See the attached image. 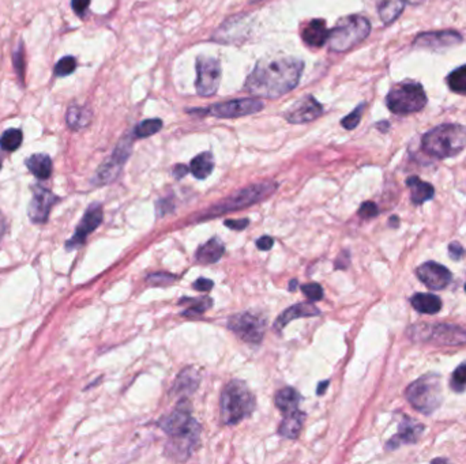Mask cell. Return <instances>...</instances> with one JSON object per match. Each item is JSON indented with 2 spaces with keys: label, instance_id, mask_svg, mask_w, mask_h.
I'll return each instance as SVG.
<instances>
[{
  "label": "cell",
  "instance_id": "cell-52",
  "mask_svg": "<svg viewBox=\"0 0 466 464\" xmlns=\"http://www.w3.org/2000/svg\"><path fill=\"white\" fill-rule=\"evenodd\" d=\"M4 232H6V221H4V218H3V215L0 212V240H1Z\"/></svg>",
  "mask_w": 466,
  "mask_h": 464
},
{
  "label": "cell",
  "instance_id": "cell-16",
  "mask_svg": "<svg viewBox=\"0 0 466 464\" xmlns=\"http://www.w3.org/2000/svg\"><path fill=\"white\" fill-rule=\"evenodd\" d=\"M59 202V198L47 188L40 185L34 187L33 198L27 207L29 218L36 225H44L51 214L52 207Z\"/></svg>",
  "mask_w": 466,
  "mask_h": 464
},
{
  "label": "cell",
  "instance_id": "cell-9",
  "mask_svg": "<svg viewBox=\"0 0 466 464\" xmlns=\"http://www.w3.org/2000/svg\"><path fill=\"white\" fill-rule=\"evenodd\" d=\"M228 328L244 342L258 345L264 335L266 320L260 314L243 312L230 317Z\"/></svg>",
  "mask_w": 466,
  "mask_h": 464
},
{
  "label": "cell",
  "instance_id": "cell-32",
  "mask_svg": "<svg viewBox=\"0 0 466 464\" xmlns=\"http://www.w3.org/2000/svg\"><path fill=\"white\" fill-rule=\"evenodd\" d=\"M92 110L85 106H71L67 112V124L71 129H82L89 126Z\"/></svg>",
  "mask_w": 466,
  "mask_h": 464
},
{
  "label": "cell",
  "instance_id": "cell-6",
  "mask_svg": "<svg viewBox=\"0 0 466 464\" xmlns=\"http://www.w3.org/2000/svg\"><path fill=\"white\" fill-rule=\"evenodd\" d=\"M388 110L397 116L417 113L427 105V94L417 82H404L394 86L386 97Z\"/></svg>",
  "mask_w": 466,
  "mask_h": 464
},
{
  "label": "cell",
  "instance_id": "cell-41",
  "mask_svg": "<svg viewBox=\"0 0 466 464\" xmlns=\"http://www.w3.org/2000/svg\"><path fill=\"white\" fill-rule=\"evenodd\" d=\"M302 290L310 301H320L323 298V289L319 284H303Z\"/></svg>",
  "mask_w": 466,
  "mask_h": 464
},
{
  "label": "cell",
  "instance_id": "cell-36",
  "mask_svg": "<svg viewBox=\"0 0 466 464\" xmlns=\"http://www.w3.org/2000/svg\"><path fill=\"white\" fill-rule=\"evenodd\" d=\"M77 68V60L73 56H66L60 59L55 67L56 77H67L71 75Z\"/></svg>",
  "mask_w": 466,
  "mask_h": 464
},
{
  "label": "cell",
  "instance_id": "cell-20",
  "mask_svg": "<svg viewBox=\"0 0 466 464\" xmlns=\"http://www.w3.org/2000/svg\"><path fill=\"white\" fill-rule=\"evenodd\" d=\"M423 432H424V426L421 423L414 422V419H411V418H405V421H402L398 426V435L394 436L393 439L388 440L386 449L393 451L402 444L416 442L417 440L420 439Z\"/></svg>",
  "mask_w": 466,
  "mask_h": 464
},
{
  "label": "cell",
  "instance_id": "cell-51",
  "mask_svg": "<svg viewBox=\"0 0 466 464\" xmlns=\"http://www.w3.org/2000/svg\"><path fill=\"white\" fill-rule=\"evenodd\" d=\"M327 387H329V382H327V380L322 382V383L318 386V391H316V393H318V395H323V393L326 392V388Z\"/></svg>",
  "mask_w": 466,
  "mask_h": 464
},
{
  "label": "cell",
  "instance_id": "cell-17",
  "mask_svg": "<svg viewBox=\"0 0 466 464\" xmlns=\"http://www.w3.org/2000/svg\"><path fill=\"white\" fill-rule=\"evenodd\" d=\"M323 113V106L312 96L296 101L285 112V119L292 124H304L316 120Z\"/></svg>",
  "mask_w": 466,
  "mask_h": 464
},
{
  "label": "cell",
  "instance_id": "cell-21",
  "mask_svg": "<svg viewBox=\"0 0 466 464\" xmlns=\"http://www.w3.org/2000/svg\"><path fill=\"white\" fill-rule=\"evenodd\" d=\"M320 310H318L312 303H300L296 305H292L290 308L285 310L278 319L274 323V330L276 331H283L285 326L288 323H290L295 319H300V317H313V316H319Z\"/></svg>",
  "mask_w": 466,
  "mask_h": 464
},
{
  "label": "cell",
  "instance_id": "cell-54",
  "mask_svg": "<svg viewBox=\"0 0 466 464\" xmlns=\"http://www.w3.org/2000/svg\"><path fill=\"white\" fill-rule=\"evenodd\" d=\"M405 3H408V4H414V6H416V4H421L424 0H404Z\"/></svg>",
  "mask_w": 466,
  "mask_h": 464
},
{
  "label": "cell",
  "instance_id": "cell-56",
  "mask_svg": "<svg viewBox=\"0 0 466 464\" xmlns=\"http://www.w3.org/2000/svg\"><path fill=\"white\" fill-rule=\"evenodd\" d=\"M257 1H260V0H251V3H257Z\"/></svg>",
  "mask_w": 466,
  "mask_h": 464
},
{
  "label": "cell",
  "instance_id": "cell-5",
  "mask_svg": "<svg viewBox=\"0 0 466 464\" xmlns=\"http://www.w3.org/2000/svg\"><path fill=\"white\" fill-rule=\"evenodd\" d=\"M371 33V24L362 15H349L338 21L330 31L327 43L334 52H346L362 43Z\"/></svg>",
  "mask_w": 466,
  "mask_h": 464
},
{
  "label": "cell",
  "instance_id": "cell-34",
  "mask_svg": "<svg viewBox=\"0 0 466 464\" xmlns=\"http://www.w3.org/2000/svg\"><path fill=\"white\" fill-rule=\"evenodd\" d=\"M447 86L450 87V90L453 93L457 94H466V66H463L460 68H456L454 71H451L449 74V77L446 79Z\"/></svg>",
  "mask_w": 466,
  "mask_h": 464
},
{
  "label": "cell",
  "instance_id": "cell-47",
  "mask_svg": "<svg viewBox=\"0 0 466 464\" xmlns=\"http://www.w3.org/2000/svg\"><path fill=\"white\" fill-rule=\"evenodd\" d=\"M89 4H90V0H73L71 1L73 10L77 13L78 15H82L87 10Z\"/></svg>",
  "mask_w": 466,
  "mask_h": 464
},
{
  "label": "cell",
  "instance_id": "cell-37",
  "mask_svg": "<svg viewBox=\"0 0 466 464\" xmlns=\"http://www.w3.org/2000/svg\"><path fill=\"white\" fill-rule=\"evenodd\" d=\"M450 387L456 392H464L466 389V363H461L451 375Z\"/></svg>",
  "mask_w": 466,
  "mask_h": 464
},
{
  "label": "cell",
  "instance_id": "cell-11",
  "mask_svg": "<svg viewBox=\"0 0 466 464\" xmlns=\"http://www.w3.org/2000/svg\"><path fill=\"white\" fill-rule=\"evenodd\" d=\"M263 103L255 99H237L227 103H218L207 109H197L199 115H210L220 119H237L262 110Z\"/></svg>",
  "mask_w": 466,
  "mask_h": 464
},
{
  "label": "cell",
  "instance_id": "cell-1",
  "mask_svg": "<svg viewBox=\"0 0 466 464\" xmlns=\"http://www.w3.org/2000/svg\"><path fill=\"white\" fill-rule=\"evenodd\" d=\"M303 70V60L292 56L264 57L247 78L244 90L260 99H278L299 85Z\"/></svg>",
  "mask_w": 466,
  "mask_h": 464
},
{
  "label": "cell",
  "instance_id": "cell-31",
  "mask_svg": "<svg viewBox=\"0 0 466 464\" xmlns=\"http://www.w3.org/2000/svg\"><path fill=\"white\" fill-rule=\"evenodd\" d=\"M299 403H300V395L293 388H283L276 395V406L284 414L299 410Z\"/></svg>",
  "mask_w": 466,
  "mask_h": 464
},
{
  "label": "cell",
  "instance_id": "cell-27",
  "mask_svg": "<svg viewBox=\"0 0 466 464\" xmlns=\"http://www.w3.org/2000/svg\"><path fill=\"white\" fill-rule=\"evenodd\" d=\"M411 304L414 310L425 314H435L442 310L439 297L430 293H417L411 298Z\"/></svg>",
  "mask_w": 466,
  "mask_h": 464
},
{
  "label": "cell",
  "instance_id": "cell-55",
  "mask_svg": "<svg viewBox=\"0 0 466 464\" xmlns=\"http://www.w3.org/2000/svg\"><path fill=\"white\" fill-rule=\"evenodd\" d=\"M1 162H3V157L0 155V169H1Z\"/></svg>",
  "mask_w": 466,
  "mask_h": 464
},
{
  "label": "cell",
  "instance_id": "cell-33",
  "mask_svg": "<svg viewBox=\"0 0 466 464\" xmlns=\"http://www.w3.org/2000/svg\"><path fill=\"white\" fill-rule=\"evenodd\" d=\"M22 139H24V135H22L21 129H7L0 136V147L4 152H10V153L15 152L20 149Z\"/></svg>",
  "mask_w": 466,
  "mask_h": 464
},
{
  "label": "cell",
  "instance_id": "cell-12",
  "mask_svg": "<svg viewBox=\"0 0 466 464\" xmlns=\"http://www.w3.org/2000/svg\"><path fill=\"white\" fill-rule=\"evenodd\" d=\"M131 146H132V140L129 136L123 138L119 142V145L116 146L112 155L99 168V171L93 179V182L96 185H105V184H109L118 179V176L122 172L123 165L126 164V161L129 159V154H131Z\"/></svg>",
  "mask_w": 466,
  "mask_h": 464
},
{
  "label": "cell",
  "instance_id": "cell-13",
  "mask_svg": "<svg viewBox=\"0 0 466 464\" xmlns=\"http://www.w3.org/2000/svg\"><path fill=\"white\" fill-rule=\"evenodd\" d=\"M199 437H201V426L194 419L192 423L185 430H183L179 435L171 436L169 442L167 444L165 452L169 458L175 461H185L192 455V452L198 447Z\"/></svg>",
  "mask_w": 466,
  "mask_h": 464
},
{
  "label": "cell",
  "instance_id": "cell-19",
  "mask_svg": "<svg viewBox=\"0 0 466 464\" xmlns=\"http://www.w3.org/2000/svg\"><path fill=\"white\" fill-rule=\"evenodd\" d=\"M416 274L418 280L431 290H443L453 280V275L449 271V268L435 261H427L418 266Z\"/></svg>",
  "mask_w": 466,
  "mask_h": 464
},
{
  "label": "cell",
  "instance_id": "cell-57",
  "mask_svg": "<svg viewBox=\"0 0 466 464\" xmlns=\"http://www.w3.org/2000/svg\"><path fill=\"white\" fill-rule=\"evenodd\" d=\"M465 291H466V284H465Z\"/></svg>",
  "mask_w": 466,
  "mask_h": 464
},
{
  "label": "cell",
  "instance_id": "cell-4",
  "mask_svg": "<svg viewBox=\"0 0 466 464\" xmlns=\"http://www.w3.org/2000/svg\"><path fill=\"white\" fill-rule=\"evenodd\" d=\"M277 188H278V184L274 181H263L258 184H253L237 192H233L232 195H230L224 201L210 207L204 214L206 218H210V217H217L223 212L247 208V207L257 205L259 202L267 199L270 195H273L276 192Z\"/></svg>",
  "mask_w": 466,
  "mask_h": 464
},
{
  "label": "cell",
  "instance_id": "cell-53",
  "mask_svg": "<svg viewBox=\"0 0 466 464\" xmlns=\"http://www.w3.org/2000/svg\"><path fill=\"white\" fill-rule=\"evenodd\" d=\"M296 286H297V281H296V280H292L290 284H289V290H290V291H295Z\"/></svg>",
  "mask_w": 466,
  "mask_h": 464
},
{
  "label": "cell",
  "instance_id": "cell-3",
  "mask_svg": "<svg viewBox=\"0 0 466 464\" xmlns=\"http://www.w3.org/2000/svg\"><path fill=\"white\" fill-rule=\"evenodd\" d=\"M255 399L248 387L240 382L233 380L224 388L220 403V415L224 425H236L254 412Z\"/></svg>",
  "mask_w": 466,
  "mask_h": 464
},
{
  "label": "cell",
  "instance_id": "cell-10",
  "mask_svg": "<svg viewBox=\"0 0 466 464\" xmlns=\"http://www.w3.org/2000/svg\"><path fill=\"white\" fill-rule=\"evenodd\" d=\"M221 80V66L216 57L198 56L197 59V93L202 97L216 94Z\"/></svg>",
  "mask_w": 466,
  "mask_h": 464
},
{
  "label": "cell",
  "instance_id": "cell-35",
  "mask_svg": "<svg viewBox=\"0 0 466 464\" xmlns=\"http://www.w3.org/2000/svg\"><path fill=\"white\" fill-rule=\"evenodd\" d=\"M162 129V122L160 119H148L141 122L135 129H134V136L135 138H148L157 133L160 129Z\"/></svg>",
  "mask_w": 466,
  "mask_h": 464
},
{
  "label": "cell",
  "instance_id": "cell-22",
  "mask_svg": "<svg viewBox=\"0 0 466 464\" xmlns=\"http://www.w3.org/2000/svg\"><path fill=\"white\" fill-rule=\"evenodd\" d=\"M303 40L310 47H322L329 38V30L323 20H312L303 29Z\"/></svg>",
  "mask_w": 466,
  "mask_h": 464
},
{
  "label": "cell",
  "instance_id": "cell-28",
  "mask_svg": "<svg viewBox=\"0 0 466 464\" xmlns=\"http://www.w3.org/2000/svg\"><path fill=\"white\" fill-rule=\"evenodd\" d=\"M199 386V375L194 368H185L174 383L172 392L175 393H192Z\"/></svg>",
  "mask_w": 466,
  "mask_h": 464
},
{
  "label": "cell",
  "instance_id": "cell-50",
  "mask_svg": "<svg viewBox=\"0 0 466 464\" xmlns=\"http://www.w3.org/2000/svg\"><path fill=\"white\" fill-rule=\"evenodd\" d=\"M190 172V168H187L185 165H183V164H179V165H176L175 168H174V171H172V173H174V176H175V179H178V180H181V179H183L187 173Z\"/></svg>",
  "mask_w": 466,
  "mask_h": 464
},
{
  "label": "cell",
  "instance_id": "cell-38",
  "mask_svg": "<svg viewBox=\"0 0 466 464\" xmlns=\"http://www.w3.org/2000/svg\"><path fill=\"white\" fill-rule=\"evenodd\" d=\"M364 108H365V103H360L352 113H349L348 116H345L342 120H341V126L345 129H355L360 120H362V112H364Z\"/></svg>",
  "mask_w": 466,
  "mask_h": 464
},
{
  "label": "cell",
  "instance_id": "cell-42",
  "mask_svg": "<svg viewBox=\"0 0 466 464\" xmlns=\"http://www.w3.org/2000/svg\"><path fill=\"white\" fill-rule=\"evenodd\" d=\"M379 212V208L374 203V202H365L362 203L360 210H359V215L364 218V219H369L376 217Z\"/></svg>",
  "mask_w": 466,
  "mask_h": 464
},
{
  "label": "cell",
  "instance_id": "cell-44",
  "mask_svg": "<svg viewBox=\"0 0 466 464\" xmlns=\"http://www.w3.org/2000/svg\"><path fill=\"white\" fill-rule=\"evenodd\" d=\"M250 221L246 218V219H227L225 221V226L230 228V229H233V231H243L248 226Z\"/></svg>",
  "mask_w": 466,
  "mask_h": 464
},
{
  "label": "cell",
  "instance_id": "cell-26",
  "mask_svg": "<svg viewBox=\"0 0 466 464\" xmlns=\"http://www.w3.org/2000/svg\"><path fill=\"white\" fill-rule=\"evenodd\" d=\"M26 166L38 180H48L51 177L52 159L50 155H31L26 159Z\"/></svg>",
  "mask_w": 466,
  "mask_h": 464
},
{
  "label": "cell",
  "instance_id": "cell-15",
  "mask_svg": "<svg viewBox=\"0 0 466 464\" xmlns=\"http://www.w3.org/2000/svg\"><path fill=\"white\" fill-rule=\"evenodd\" d=\"M104 212L103 206L100 203H93L86 210L83 218L80 219L78 225L77 231L73 234V237L66 242L67 251H73L79 248L85 244L87 235L94 232L103 222Z\"/></svg>",
  "mask_w": 466,
  "mask_h": 464
},
{
  "label": "cell",
  "instance_id": "cell-49",
  "mask_svg": "<svg viewBox=\"0 0 466 464\" xmlns=\"http://www.w3.org/2000/svg\"><path fill=\"white\" fill-rule=\"evenodd\" d=\"M213 286H214L213 281L206 280V278H199V280L194 284V289H195V290H199V291H209Z\"/></svg>",
  "mask_w": 466,
  "mask_h": 464
},
{
  "label": "cell",
  "instance_id": "cell-29",
  "mask_svg": "<svg viewBox=\"0 0 466 464\" xmlns=\"http://www.w3.org/2000/svg\"><path fill=\"white\" fill-rule=\"evenodd\" d=\"M404 0H379L378 3V13L379 18L385 25L393 24L404 11L405 7Z\"/></svg>",
  "mask_w": 466,
  "mask_h": 464
},
{
  "label": "cell",
  "instance_id": "cell-2",
  "mask_svg": "<svg viewBox=\"0 0 466 464\" xmlns=\"http://www.w3.org/2000/svg\"><path fill=\"white\" fill-rule=\"evenodd\" d=\"M423 150L438 159L453 158L466 147V127L457 123L440 124L421 138Z\"/></svg>",
  "mask_w": 466,
  "mask_h": 464
},
{
  "label": "cell",
  "instance_id": "cell-8",
  "mask_svg": "<svg viewBox=\"0 0 466 464\" xmlns=\"http://www.w3.org/2000/svg\"><path fill=\"white\" fill-rule=\"evenodd\" d=\"M409 336L416 340L435 342L443 346H463L466 345V333L460 327L451 324L437 326H416L409 331Z\"/></svg>",
  "mask_w": 466,
  "mask_h": 464
},
{
  "label": "cell",
  "instance_id": "cell-43",
  "mask_svg": "<svg viewBox=\"0 0 466 464\" xmlns=\"http://www.w3.org/2000/svg\"><path fill=\"white\" fill-rule=\"evenodd\" d=\"M14 64L17 68V73L21 79H24L25 75V53H24V47H20L18 52L14 55Z\"/></svg>",
  "mask_w": 466,
  "mask_h": 464
},
{
  "label": "cell",
  "instance_id": "cell-18",
  "mask_svg": "<svg viewBox=\"0 0 466 464\" xmlns=\"http://www.w3.org/2000/svg\"><path fill=\"white\" fill-rule=\"evenodd\" d=\"M192 421L194 419L191 418V403L187 399H183L178 403L176 409L172 413L160 419L158 426L167 435L175 436L185 430L192 423Z\"/></svg>",
  "mask_w": 466,
  "mask_h": 464
},
{
  "label": "cell",
  "instance_id": "cell-46",
  "mask_svg": "<svg viewBox=\"0 0 466 464\" xmlns=\"http://www.w3.org/2000/svg\"><path fill=\"white\" fill-rule=\"evenodd\" d=\"M336 268L337 270H346L348 267H349V264H351V256H349V252L348 251H344V252H341L339 255H338V258H337L336 263Z\"/></svg>",
  "mask_w": 466,
  "mask_h": 464
},
{
  "label": "cell",
  "instance_id": "cell-40",
  "mask_svg": "<svg viewBox=\"0 0 466 464\" xmlns=\"http://www.w3.org/2000/svg\"><path fill=\"white\" fill-rule=\"evenodd\" d=\"M146 281L153 286H167V284H174L176 281V277L169 273H155L150 274Z\"/></svg>",
  "mask_w": 466,
  "mask_h": 464
},
{
  "label": "cell",
  "instance_id": "cell-48",
  "mask_svg": "<svg viewBox=\"0 0 466 464\" xmlns=\"http://www.w3.org/2000/svg\"><path fill=\"white\" fill-rule=\"evenodd\" d=\"M273 244H274V240L270 235H263V237H260L258 241H257V245H258L260 251H269V249H271Z\"/></svg>",
  "mask_w": 466,
  "mask_h": 464
},
{
  "label": "cell",
  "instance_id": "cell-23",
  "mask_svg": "<svg viewBox=\"0 0 466 464\" xmlns=\"http://www.w3.org/2000/svg\"><path fill=\"white\" fill-rule=\"evenodd\" d=\"M407 185L411 189V199L416 206H420L431 201L435 195V189L430 182L420 180L417 176H412L407 180Z\"/></svg>",
  "mask_w": 466,
  "mask_h": 464
},
{
  "label": "cell",
  "instance_id": "cell-45",
  "mask_svg": "<svg viewBox=\"0 0 466 464\" xmlns=\"http://www.w3.org/2000/svg\"><path fill=\"white\" fill-rule=\"evenodd\" d=\"M449 255L453 260H460L464 256V248L460 242H451L449 245Z\"/></svg>",
  "mask_w": 466,
  "mask_h": 464
},
{
  "label": "cell",
  "instance_id": "cell-14",
  "mask_svg": "<svg viewBox=\"0 0 466 464\" xmlns=\"http://www.w3.org/2000/svg\"><path fill=\"white\" fill-rule=\"evenodd\" d=\"M464 41L463 36L454 30H438L427 31L418 34L414 41V48L428 50V51H442L451 47H456Z\"/></svg>",
  "mask_w": 466,
  "mask_h": 464
},
{
  "label": "cell",
  "instance_id": "cell-25",
  "mask_svg": "<svg viewBox=\"0 0 466 464\" xmlns=\"http://www.w3.org/2000/svg\"><path fill=\"white\" fill-rule=\"evenodd\" d=\"M306 419V414L302 413L300 410L285 414L284 421L280 425L278 433L285 439L295 440L299 437V433L303 428Z\"/></svg>",
  "mask_w": 466,
  "mask_h": 464
},
{
  "label": "cell",
  "instance_id": "cell-24",
  "mask_svg": "<svg viewBox=\"0 0 466 464\" xmlns=\"http://www.w3.org/2000/svg\"><path fill=\"white\" fill-rule=\"evenodd\" d=\"M224 252H225L224 244L221 242L220 238L214 237V238L209 240L206 244H204L202 247L198 248L195 258L202 264H213L223 258Z\"/></svg>",
  "mask_w": 466,
  "mask_h": 464
},
{
  "label": "cell",
  "instance_id": "cell-39",
  "mask_svg": "<svg viewBox=\"0 0 466 464\" xmlns=\"http://www.w3.org/2000/svg\"><path fill=\"white\" fill-rule=\"evenodd\" d=\"M191 301V307L188 310L183 312V316H194V314H202L205 313L211 305V300L210 298H198V300H190Z\"/></svg>",
  "mask_w": 466,
  "mask_h": 464
},
{
  "label": "cell",
  "instance_id": "cell-30",
  "mask_svg": "<svg viewBox=\"0 0 466 464\" xmlns=\"http://www.w3.org/2000/svg\"><path fill=\"white\" fill-rule=\"evenodd\" d=\"M213 169H214V159L213 154L209 152L197 155L190 164V172L192 173L194 177L199 180L207 179L211 175Z\"/></svg>",
  "mask_w": 466,
  "mask_h": 464
},
{
  "label": "cell",
  "instance_id": "cell-7",
  "mask_svg": "<svg viewBox=\"0 0 466 464\" xmlns=\"http://www.w3.org/2000/svg\"><path fill=\"white\" fill-rule=\"evenodd\" d=\"M405 396L417 412L432 414L442 405V384L439 376L425 375L407 388Z\"/></svg>",
  "mask_w": 466,
  "mask_h": 464
}]
</instances>
